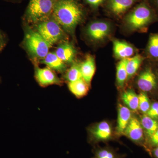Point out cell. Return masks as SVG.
Here are the masks:
<instances>
[{
    "label": "cell",
    "instance_id": "obj_24",
    "mask_svg": "<svg viewBox=\"0 0 158 158\" xmlns=\"http://www.w3.org/2000/svg\"><path fill=\"white\" fill-rule=\"evenodd\" d=\"M94 158H121V157L113 149L106 147L97 149Z\"/></svg>",
    "mask_w": 158,
    "mask_h": 158
},
{
    "label": "cell",
    "instance_id": "obj_17",
    "mask_svg": "<svg viewBox=\"0 0 158 158\" xmlns=\"http://www.w3.org/2000/svg\"><path fill=\"white\" fill-rule=\"evenodd\" d=\"M42 62L48 68L58 72H64L66 69L65 63L59 59L56 53L49 52L43 59Z\"/></svg>",
    "mask_w": 158,
    "mask_h": 158
},
{
    "label": "cell",
    "instance_id": "obj_5",
    "mask_svg": "<svg viewBox=\"0 0 158 158\" xmlns=\"http://www.w3.org/2000/svg\"><path fill=\"white\" fill-rule=\"evenodd\" d=\"M37 30L46 41L52 46L62 39L64 36L61 26L54 19L40 23Z\"/></svg>",
    "mask_w": 158,
    "mask_h": 158
},
{
    "label": "cell",
    "instance_id": "obj_10",
    "mask_svg": "<svg viewBox=\"0 0 158 158\" xmlns=\"http://www.w3.org/2000/svg\"><path fill=\"white\" fill-rule=\"evenodd\" d=\"M91 137L95 141H107L112 137V131L106 121H102L89 130Z\"/></svg>",
    "mask_w": 158,
    "mask_h": 158
},
{
    "label": "cell",
    "instance_id": "obj_23",
    "mask_svg": "<svg viewBox=\"0 0 158 158\" xmlns=\"http://www.w3.org/2000/svg\"><path fill=\"white\" fill-rule=\"evenodd\" d=\"M148 52L151 57L158 58V34H153L150 37L148 45Z\"/></svg>",
    "mask_w": 158,
    "mask_h": 158
},
{
    "label": "cell",
    "instance_id": "obj_29",
    "mask_svg": "<svg viewBox=\"0 0 158 158\" xmlns=\"http://www.w3.org/2000/svg\"><path fill=\"white\" fill-rule=\"evenodd\" d=\"M6 42L7 41L6 35L0 30V53L6 46Z\"/></svg>",
    "mask_w": 158,
    "mask_h": 158
},
{
    "label": "cell",
    "instance_id": "obj_4",
    "mask_svg": "<svg viewBox=\"0 0 158 158\" xmlns=\"http://www.w3.org/2000/svg\"><path fill=\"white\" fill-rule=\"evenodd\" d=\"M25 44L32 56L42 59L46 56L52 46L37 31L32 30H28L26 34Z\"/></svg>",
    "mask_w": 158,
    "mask_h": 158
},
{
    "label": "cell",
    "instance_id": "obj_25",
    "mask_svg": "<svg viewBox=\"0 0 158 158\" xmlns=\"http://www.w3.org/2000/svg\"><path fill=\"white\" fill-rule=\"evenodd\" d=\"M138 110L142 113H146L149 110L150 104L149 98L146 94L142 92L138 94Z\"/></svg>",
    "mask_w": 158,
    "mask_h": 158
},
{
    "label": "cell",
    "instance_id": "obj_3",
    "mask_svg": "<svg viewBox=\"0 0 158 158\" xmlns=\"http://www.w3.org/2000/svg\"><path fill=\"white\" fill-rule=\"evenodd\" d=\"M56 1L52 0H30L26 10V17L31 23H37L48 19L52 16Z\"/></svg>",
    "mask_w": 158,
    "mask_h": 158
},
{
    "label": "cell",
    "instance_id": "obj_22",
    "mask_svg": "<svg viewBox=\"0 0 158 158\" xmlns=\"http://www.w3.org/2000/svg\"><path fill=\"white\" fill-rule=\"evenodd\" d=\"M65 78L68 82H73L83 78L80 64L73 63L70 68L66 71Z\"/></svg>",
    "mask_w": 158,
    "mask_h": 158
},
{
    "label": "cell",
    "instance_id": "obj_14",
    "mask_svg": "<svg viewBox=\"0 0 158 158\" xmlns=\"http://www.w3.org/2000/svg\"><path fill=\"white\" fill-rule=\"evenodd\" d=\"M56 53L64 63H71L73 62L76 51L71 44L65 42L58 46Z\"/></svg>",
    "mask_w": 158,
    "mask_h": 158
},
{
    "label": "cell",
    "instance_id": "obj_6",
    "mask_svg": "<svg viewBox=\"0 0 158 158\" xmlns=\"http://www.w3.org/2000/svg\"><path fill=\"white\" fill-rule=\"evenodd\" d=\"M111 29V25L108 22L96 21L89 25L87 28V33L91 40L101 42L109 37Z\"/></svg>",
    "mask_w": 158,
    "mask_h": 158
},
{
    "label": "cell",
    "instance_id": "obj_27",
    "mask_svg": "<svg viewBox=\"0 0 158 158\" xmlns=\"http://www.w3.org/2000/svg\"><path fill=\"white\" fill-rule=\"evenodd\" d=\"M148 142L151 147L155 148L158 146V129L149 137Z\"/></svg>",
    "mask_w": 158,
    "mask_h": 158
},
{
    "label": "cell",
    "instance_id": "obj_33",
    "mask_svg": "<svg viewBox=\"0 0 158 158\" xmlns=\"http://www.w3.org/2000/svg\"><path fill=\"white\" fill-rule=\"evenodd\" d=\"M52 1H58V0H52Z\"/></svg>",
    "mask_w": 158,
    "mask_h": 158
},
{
    "label": "cell",
    "instance_id": "obj_7",
    "mask_svg": "<svg viewBox=\"0 0 158 158\" xmlns=\"http://www.w3.org/2000/svg\"><path fill=\"white\" fill-rule=\"evenodd\" d=\"M35 78L40 85L46 87L52 85H60L62 81L56 73L51 69L35 68Z\"/></svg>",
    "mask_w": 158,
    "mask_h": 158
},
{
    "label": "cell",
    "instance_id": "obj_12",
    "mask_svg": "<svg viewBox=\"0 0 158 158\" xmlns=\"http://www.w3.org/2000/svg\"><path fill=\"white\" fill-rule=\"evenodd\" d=\"M82 78L89 85H90L95 70V59L93 56L88 55L84 61L80 64Z\"/></svg>",
    "mask_w": 158,
    "mask_h": 158
},
{
    "label": "cell",
    "instance_id": "obj_30",
    "mask_svg": "<svg viewBox=\"0 0 158 158\" xmlns=\"http://www.w3.org/2000/svg\"><path fill=\"white\" fill-rule=\"evenodd\" d=\"M152 152L153 156L155 158H158V146L154 148Z\"/></svg>",
    "mask_w": 158,
    "mask_h": 158
},
{
    "label": "cell",
    "instance_id": "obj_2",
    "mask_svg": "<svg viewBox=\"0 0 158 158\" xmlns=\"http://www.w3.org/2000/svg\"><path fill=\"white\" fill-rule=\"evenodd\" d=\"M154 15L151 8L146 3H141L126 16L125 24L130 31H138L147 26L152 20Z\"/></svg>",
    "mask_w": 158,
    "mask_h": 158
},
{
    "label": "cell",
    "instance_id": "obj_28",
    "mask_svg": "<svg viewBox=\"0 0 158 158\" xmlns=\"http://www.w3.org/2000/svg\"><path fill=\"white\" fill-rule=\"evenodd\" d=\"M85 2L93 9H97L104 3L105 0H85Z\"/></svg>",
    "mask_w": 158,
    "mask_h": 158
},
{
    "label": "cell",
    "instance_id": "obj_19",
    "mask_svg": "<svg viewBox=\"0 0 158 158\" xmlns=\"http://www.w3.org/2000/svg\"><path fill=\"white\" fill-rule=\"evenodd\" d=\"M122 100L130 110L136 111L138 108V95L132 90H126L122 94Z\"/></svg>",
    "mask_w": 158,
    "mask_h": 158
},
{
    "label": "cell",
    "instance_id": "obj_8",
    "mask_svg": "<svg viewBox=\"0 0 158 158\" xmlns=\"http://www.w3.org/2000/svg\"><path fill=\"white\" fill-rule=\"evenodd\" d=\"M137 84L138 88L143 92H149L156 88L157 82L152 71L147 68L139 75Z\"/></svg>",
    "mask_w": 158,
    "mask_h": 158
},
{
    "label": "cell",
    "instance_id": "obj_15",
    "mask_svg": "<svg viewBox=\"0 0 158 158\" xmlns=\"http://www.w3.org/2000/svg\"><path fill=\"white\" fill-rule=\"evenodd\" d=\"M131 110L125 106L119 104L118 109L117 132L119 135L124 134L125 130L127 127L131 118Z\"/></svg>",
    "mask_w": 158,
    "mask_h": 158
},
{
    "label": "cell",
    "instance_id": "obj_31",
    "mask_svg": "<svg viewBox=\"0 0 158 158\" xmlns=\"http://www.w3.org/2000/svg\"><path fill=\"white\" fill-rule=\"evenodd\" d=\"M152 1L155 6L158 8V0H152Z\"/></svg>",
    "mask_w": 158,
    "mask_h": 158
},
{
    "label": "cell",
    "instance_id": "obj_9",
    "mask_svg": "<svg viewBox=\"0 0 158 158\" xmlns=\"http://www.w3.org/2000/svg\"><path fill=\"white\" fill-rule=\"evenodd\" d=\"M143 128L141 122L136 117H131L124 134L133 142L141 144L144 139Z\"/></svg>",
    "mask_w": 158,
    "mask_h": 158
},
{
    "label": "cell",
    "instance_id": "obj_21",
    "mask_svg": "<svg viewBox=\"0 0 158 158\" xmlns=\"http://www.w3.org/2000/svg\"><path fill=\"white\" fill-rule=\"evenodd\" d=\"M141 123L148 137H150L158 129V122L147 115L142 116Z\"/></svg>",
    "mask_w": 158,
    "mask_h": 158
},
{
    "label": "cell",
    "instance_id": "obj_32",
    "mask_svg": "<svg viewBox=\"0 0 158 158\" xmlns=\"http://www.w3.org/2000/svg\"><path fill=\"white\" fill-rule=\"evenodd\" d=\"M6 1H10V2H14V1H17V0H6Z\"/></svg>",
    "mask_w": 158,
    "mask_h": 158
},
{
    "label": "cell",
    "instance_id": "obj_13",
    "mask_svg": "<svg viewBox=\"0 0 158 158\" xmlns=\"http://www.w3.org/2000/svg\"><path fill=\"white\" fill-rule=\"evenodd\" d=\"M138 0H108V8L117 16H120L130 9Z\"/></svg>",
    "mask_w": 158,
    "mask_h": 158
},
{
    "label": "cell",
    "instance_id": "obj_11",
    "mask_svg": "<svg viewBox=\"0 0 158 158\" xmlns=\"http://www.w3.org/2000/svg\"><path fill=\"white\" fill-rule=\"evenodd\" d=\"M113 50L115 57L121 60L133 57L135 53V49L132 45L118 40H113Z\"/></svg>",
    "mask_w": 158,
    "mask_h": 158
},
{
    "label": "cell",
    "instance_id": "obj_1",
    "mask_svg": "<svg viewBox=\"0 0 158 158\" xmlns=\"http://www.w3.org/2000/svg\"><path fill=\"white\" fill-rule=\"evenodd\" d=\"M52 16L66 31L73 33L84 19L85 11L77 0H58L55 3Z\"/></svg>",
    "mask_w": 158,
    "mask_h": 158
},
{
    "label": "cell",
    "instance_id": "obj_26",
    "mask_svg": "<svg viewBox=\"0 0 158 158\" xmlns=\"http://www.w3.org/2000/svg\"><path fill=\"white\" fill-rule=\"evenodd\" d=\"M146 115L151 118L156 119L158 118V102L153 103L150 106L149 110L146 113Z\"/></svg>",
    "mask_w": 158,
    "mask_h": 158
},
{
    "label": "cell",
    "instance_id": "obj_20",
    "mask_svg": "<svg viewBox=\"0 0 158 158\" xmlns=\"http://www.w3.org/2000/svg\"><path fill=\"white\" fill-rule=\"evenodd\" d=\"M127 59H122L116 66V83L118 87H123L127 81L126 63Z\"/></svg>",
    "mask_w": 158,
    "mask_h": 158
},
{
    "label": "cell",
    "instance_id": "obj_18",
    "mask_svg": "<svg viewBox=\"0 0 158 158\" xmlns=\"http://www.w3.org/2000/svg\"><path fill=\"white\" fill-rule=\"evenodd\" d=\"M144 60V58L139 54L127 59L126 63L127 73V81L135 74L140 65Z\"/></svg>",
    "mask_w": 158,
    "mask_h": 158
},
{
    "label": "cell",
    "instance_id": "obj_34",
    "mask_svg": "<svg viewBox=\"0 0 158 158\" xmlns=\"http://www.w3.org/2000/svg\"><path fill=\"white\" fill-rule=\"evenodd\" d=\"M0 81H1V80H0Z\"/></svg>",
    "mask_w": 158,
    "mask_h": 158
},
{
    "label": "cell",
    "instance_id": "obj_16",
    "mask_svg": "<svg viewBox=\"0 0 158 158\" xmlns=\"http://www.w3.org/2000/svg\"><path fill=\"white\" fill-rule=\"evenodd\" d=\"M69 89L77 98H80L87 95L90 88L84 79L81 78L73 82H68Z\"/></svg>",
    "mask_w": 158,
    "mask_h": 158
}]
</instances>
